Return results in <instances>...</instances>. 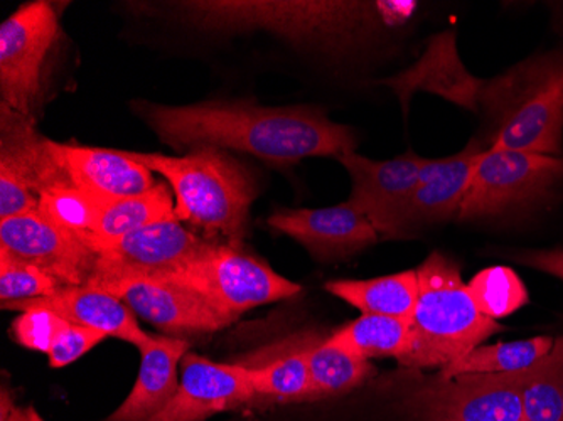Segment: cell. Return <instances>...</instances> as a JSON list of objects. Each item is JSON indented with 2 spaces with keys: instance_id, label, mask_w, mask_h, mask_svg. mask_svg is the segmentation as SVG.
I'll return each instance as SVG.
<instances>
[{
  "instance_id": "cell-34",
  "label": "cell",
  "mask_w": 563,
  "mask_h": 421,
  "mask_svg": "<svg viewBox=\"0 0 563 421\" xmlns=\"http://www.w3.org/2000/svg\"><path fill=\"white\" fill-rule=\"evenodd\" d=\"M9 421H46L34 407H18Z\"/></svg>"
},
{
  "instance_id": "cell-10",
  "label": "cell",
  "mask_w": 563,
  "mask_h": 421,
  "mask_svg": "<svg viewBox=\"0 0 563 421\" xmlns=\"http://www.w3.org/2000/svg\"><path fill=\"white\" fill-rule=\"evenodd\" d=\"M211 242L181 221H161L115 240L91 243L97 267L90 284L122 278H166L188 267Z\"/></svg>"
},
{
  "instance_id": "cell-2",
  "label": "cell",
  "mask_w": 563,
  "mask_h": 421,
  "mask_svg": "<svg viewBox=\"0 0 563 421\" xmlns=\"http://www.w3.org/2000/svg\"><path fill=\"white\" fill-rule=\"evenodd\" d=\"M126 154L169 182L177 221L202 231L208 242L223 240V245L242 246L257 184L235 157L211 145H199L185 155Z\"/></svg>"
},
{
  "instance_id": "cell-25",
  "label": "cell",
  "mask_w": 563,
  "mask_h": 421,
  "mask_svg": "<svg viewBox=\"0 0 563 421\" xmlns=\"http://www.w3.org/2000/svg\"><path fill=\"white\" fill-rule=\"evenodd\" d=\"M410 322L362 313V318L332 332L328 341L366 361L394 357L400 363L410 344Z\"/></svg>"
},
{
  "instance_id": "cell-23",
  "label": "cell",
  "mask_w": 563,
  "mask_h": 421,
  "mask_svg": "<svg viewBox=\"0 0 563 421\" xmlns=\"http://www.w3.org/2000/svg\"><path fill=\"white\" fill-rule=\"evenodd\" d=\"M174 199L166 184L157 182L156 188L134 198L103 202L95 223L93 233L87 240L95 242L120 239L142 228L161 221L174 220Z\"/></svg>"
},
{
  "instance_id": "cell-6",
  "label": "cell",
  "mask_w": 563,
  "mask_h": 421,
  "mask_svg": "<svg viewBox=\"0 0 563 421\" xmlns=\"http://www.w3.org/2000/svg\"><path fill=\"white\" fill-rule=\"evenodd\" d=\"M563 182V157L515 151L481 154L457 221L501 220L545 206Z\"/></svg>"
},
{
  "instance_id": "cell-3",
  "label": "cell",
  "mask_w": 563,
  "mask_h": 421,
  "mask_svg": "<svg viewBox=\"0 0 563 421\" xmlns=\"http://www.w3.org/2000/svg\"><path fill=\"white\" fill-rule=\"evenodd\" d=\"M492 151L563 157V51L525 59L484 88Z\"/></svg>"
},
{
  "instance_id": "cell-12",
  "label": "cell",
  "mask_w": 563,
  "mask_h": 421,
  "mask_svg": "<svg viewBox=\"0 0 563 421\" xmlns=\"http://www.w3.org/2000/svg\"><path fill=\"white\" fill-rule=\"evenodd\" d=\"M521 372L427 379L413 391L426 421H521Z\"/></svg>"
},
{
  "instance_id": "cell-27",
  "label": "cell",
  "mask_w": 563,
  "mask_h": 421,
  "mask_svg": "<svg viewBox=\"0 0 563 421\" xmlns=\"http://www.w3.org/2000/svg\"><path fill=\"white\" fill-rule=\"evenodd\" d=\"M523 418L527 421H563V339L537 366L520 373Z\"/></svg>"
},
{
  "instance_id": "cell-13",
  "label": "cell",
  "mask_w": 563,
  "mask_h": 421,
  "mask_svg": "<svg viewBox=\"0 0 563 421\" xmlns=\"http://www.w3.org/2000/svg\"><path fill=\"white\" fill-rule=\"evenodd\" d=\"M0 255L41 268L63 287L90 284L97 267V253L81 236L37 211L0 220Z\"/></svg>"
},
{
  "instance_id": "cell-8",
  "label": "cell",
  "mask_w": 563,
  "mask_h": 421,
  "mask_svg": "<svg viewBox=\"0 0 563 421\" xmlns=\"http://www.w3.org/2000/svg\"><path fill=\"white\" fill-rule=\"evenodd\" d=\"M75 186L36 120L0 103V220L36 213L40 198Z\"/></svg>"
},
{
  "instance_id": "cell-19",
  "label": "cell",
  "mask_w": 563,
  "mask_h": 421,
  "mask_svg": "<svg viewBox=\"0 0 563 421\" xmlns=\"http://www.w3.org/2000/svg\"><path fill=\"white\" fill-rule=\"evenodd\" d=\"M488 148L486 142L474 139L451 157L423 160L419 184L408 208L410 228L457 220L477 159Z\"/></svg>"
},
{
  "instance_id": "cell-35",
  "label": "cell",
  "mask_w": 563,
  "mask_h": 421,
  "mask_svg": "<svg viewBox=\"0 0 563 421\" xmlns=\"http://www.w3.org/2000/svg\"><path fill=\"white\" fill-rule=\"evenodd\" d=\"M521 421H527V420H525V418H523V420H521Z\"/></svg>"
},
{
  "instance_id": "cell-7",
  "label": "cell",
  "mask_w": 563,
  "mask_h": 421,
  "mask_svg": "<svg viewBox=\"0 0 563 421\" xmlns=\"http://www.w3.org/2000/svg\"><path fill=\"white\" fill-rule=\"evenodd\" d=\"M166 280L189 288L207 300L230 324L257 307L290 299L302 290L240 246L211 242L188 267Z\"/></svg>"
},
{
  "instance_id": "cell-21",
  "label": "cell",
  "mask_w": 563,
  "mask_h": 421,
  "mask_svg": "<svg viewBox=\"0 0 563 421\" xmlns=\"http://www.w3.org/2000/svg\"><path fill=\"white\" fill-rule=\"evenodd\" d=\"M312 334L299 335L282 344L264 347L240 364L246 367L257 401L262 403H300L314 401L307 347ZM255 401V403H257Z\"/></svg>"
},
{
  "instance_id": "cell-30",
  "label": "cell",
  "mask_w": 563,
  "mask_h": 421,
  "mask_svg": "<svg viewBox=\"0 0 563 421\" xmlns=\"http://www.w3.org/2000/svg\"><path fill=\"white\" fill-rule=\"evenodd\" d=\"M63 285L41 268L0 255V302H24L58 292Z\"/></svg>"
},
{
  "instance_id": "cell-26",
  "label": "cell",
  "mask_w": 563,
  "mask_h": 421,
  "mask_svg": "<svg viewBox=\"0 0 563 421\" xmlns=\"http://www.w3.org/2000/svg\"><path fill=\"white\" fill-rule=\"evenodd\" d=\"M314 401L341 397L362 386L375 372L369 361L334 346L328 337L312 335L307 347Z\"/></svg>"
},
{
  "instance_id": "cell-17",
  "label": "cell",
  "mask_w": 563,
  "mask_h": 421,
  "mask_svg": "<svg viewBox=\"0 0 563 421\" xmlns=\"http://www.w3.org/2000/svg\"><path fill=\"white\" fill-rule=\"evenodd\" d=\"M2 309L18 310V312L30 309L49 310L71 324L103 332L109 337L129 342L137 350L145 346L152 339L151 334L142 331L131 307L97 285L63 287L53 296L5 303Z\"/></svg>"
},
{
  "instance_id": "cell-11",
  "label": "cell",
  "mask_w": 563,
  "mask_h": 421,
  "mask_svg": "<svg viewBox=\"0 0 563 421\" xmlns=\"http://www.w3.org/2000/svg\"><path fill=\"white\" fill-rule=\"evenodd\" d=\"M336 160L351 177L347 201L372 221L379 239H407L412 230L408 224V208L426 157L407 152L395 159L373 160L347 152Z\"/></svg>"
},
{
  "instance_id": "cell-14",
  "label": "cell",
  "mask_w": 563,
  "mask_h": 421,
  "mask_svg": "<svg viewBox=\"0 0 563 421\" xmlns=\"http://www.w3.org/2000/svg\"><path fill=\"white\" fill-rule=\"evenodd\" d=\"M267 224L321 263L343 262L382 240L372 221L350 201L328 208L277 209Z\"/></svg>"
},
{
  "instance_id": "cell-5",
  "label": "cell",
  "mask_w": 563,
  "mask_h": 421,
  "mask_svg": "<svg viewBox=\"0 0 563 421\" xmlns=\"http://www.w3.org/2000/svg\"><path fill=\"white\" fill-rule=\"evenodd\" d=\"M405 2L398 11L407 8ZM390 2H186L185 18L210 30L264 27L267 31L300 41L319 36H346L366 19L376 18ZM395 11V12H398Z\"/></svg>"
},
{
  "instance_id": "cell-32",
  "label": "cell",
  "mask_w": 563,
  "mask_h": 421,
  "mask_svg": "<svg viewBox=\"0 0 563 421\" xmlns=\"http://www.w3.org/2000/svg\"><path fill=\"white\" fill-rule=\"evenodd\" d=\"M518 263L563 280V250H528L514 256Z\"/></svg>"
},
{
  "instance_id": "cell-22",
  "label": "cell",
  "mask_w": 563,
  "mask_h": 421,
  "mask_svg": "<svg viewBox=\"0 0 563 421\" xmlns=\"http://www.w3.org/2000/svg\"><path fill=\"white\" fill-rule=\"evenodd\" d=\"M324 288L362 313L412 321L419 300V275L407 270L372 280H332Z\"/></svg>"
},
{
  "instance_id": "cell-1",
  "label": "cell",
  "mask_w": 563,
  "mask_h": 421,
  "mask_svg": "<svg viewBox=\"0 0 563 421\" xmlns=\"http://www.w3.org/2000/svg\"><path fill=\"white\" fill-rule=\"evenodd\" d=\"M135 115L176 151L211 145L253 155L274 167L296 166L311 157L354 152L350 126L331 122L312 107H264L249 100H208L159 104L135 100Z\"/></svg>"
},
{
  "instance_id": "cell-4",
  "label": "cell",
  "mask_w": 563,
  "mask_h": 421,
  "mask_svg": "<svg viewBox=\"0 0 563 421\" xmlns=\"http://www.w3.org/2000/svg\"><path fill=\"white\" fill-rule=\"evenodd\" d=\"M416 270L419 300L410 322V344L400 366H448L503 331L499 322L479 312L454 259L433 252Z\"/></svg>"
},
{
  "instance_id": "cell-31",
  "label": "cell",
  "mask_w": 563,
  "mask_h": 421,
  "mask_svg": "<svg viewBox=\"0 0 563 421\" xmlns=\"http://www.w3.org/2000/svg\"><path fill=\"white\" fill-rule=\"evenodd\" d=\"M109 335L103 332L95 331V329L84 328V325L71 324V322L63 319L62 324L56 329L55 334L51 337L49 347H47L46 356L49 366L53 369H62L69 366L75 361L90 353L93 347L106 341Z\"/></svg>"
},
{
  "instance_id": "cell-20",
  "label": "cell",
  "mask_w": 563,
  "mask_h": 421,
  "mask_svg": "<svg viewBox=\"0 0 563 421\" xmlns=\"http://www.w3.org/2000/svg\"><path fill=\"white\" fill-rule=\"evenodd\" d=\"M141 351L134 388L106 421H148L164 410L179 388V372L189 342L170 335H152Z\"/></svg>"
},
{
  "instance_id": "cell-16",
  "label": "cell",
  "mask_w": 563,
  "mask_h": 421,
  "mask_svg": "<svg viewBox=\"0 0 563 421\" xmlns=\"http://www.w3.org/2000/svg\"><path fill=\"white\" fill-rule=\"evenodd\" d=\"M257 401L246 367L188 353L170 403L148 421H205Z\"/></svg>"
},
{
  "instance_id": "cell-15",
  "label": "cell",
  "mask_w": 563,
  "mask_h": 421,
  "mask_svg": "<svg viewBox=\"0 0 563 421\" xmlns=\"http://www.w3.org/2000/svg\"><path fill=\"white\" fill-rule=\"evenodd\" d=\"M90 285L119 297L135 315L170 337L211 334L230 325L207 300L166 278H122Z\"/></svg>"
},
{
  "instance_id": "cell-29",
  "label": "cell",
  "mask_w": 563,
  "mask_h": 421,
  "mask_svg": "<svg viewBox=\"0 0 563 421\" xmlns=\"http://www.w3.org/2000/svg\"><path fill=\"white\" fill-rule=\"evenodd\" d=\"M103 201L81 191L76 186L58 189L40 198L37 213L87 242L95 230Z\"/></svg>"
},
{
  "instance_id": "cell-18",
  "label": "cell",
  "mask_w": 563,
  "mask_h": 421,
  "mask_svg": "<svg viewBox=\"0 0 563 421\" xmlns=\"http://www.w3.org/2000/svg\"><path fill=\"white\" fill-rule=\"evenodd\" d=\"M53 147L76 188L100 201L134 198L157 186L152 170L135 163L126 152L55 141Z\"/></svg>"
},
{
  "instance_id": "cell-28",
  "label": "cell",
  "mask_w": 563,
  "mask_h": 421,
  "mask_svg": "<svg viewBox=\"0 0 563 421\" xmlns=\"http://www.w3.org/2000/svg\"><path fill=\"white\" fill-rule=\"evenodd\" d=\"M470 296L486 318L498 322L528 303V290L517 272L492 267L479 272L467 284Z\"/></svg>"
},
{
  "instance_id": "cell-9",
  "label": "cell",
  "mask_w": 563,
  "mask_h": 421,
  "mask_svg": "<svg viewBox=\"0 0 563 421\" xmlns=\"http://www.w3.org/2000/svg\"><path fill=\"white\" fill-rule=\"evenodd\" d=\"M58 37L59 18L46 0L22 4L0 24V103L37 122L44 76Z\"/></svg>"
},
{
  "instance_id": "cell-24",
  "label": "cell",
  "mask_w": 563,
  "mask_h": 421,
  "mask_svg": "<svg viewBox=\"0 0 563 421\" xmlns=\"http://www.w3.org/2000/svg\"><path fill=\"white\" fill-rule=\"evenodd\" d=\"M555 341L552 337H531L525 341L499 342L493 346H477L461 359L441 367V378L464 375H505L537 366L552 353Z\"/></svg>"
},
{
  "instance_id": "cell-33",
  "label": "cell",
  "mask_w": 563,
  "mask_h": 421,
  "mask_svg": "<svg viewBox=\"0 0 563 421\" xmlns=\"http://www.w3.org/2000/svg\"><path fill=\"white\" fill-rule=\"evenodd\" d=\"M14 397L9 391L8 386L2 385V391H0V421H9L11 414L15 410Z\"/></svg>"
}]
</instances>
